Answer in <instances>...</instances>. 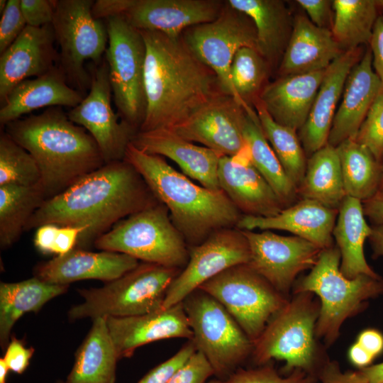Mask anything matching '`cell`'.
I'll return each instance as SVG.
<instances>
[{"label": "cell", "mask_w": 383, "mask_h": 383, "mask_svg": "<svg viewBox=\"0 0 383 383\" xmlns=\"http://www.w3.org/2000/svg\"><path fill=\"white\" fill-rule=\"evenodd\" d=\"M159 202L130 163L111 162L46 199L25 231L46 223L78 227L83 232L76 248L87 250L120 221Z\"/></svg>", "instance_id": "cell-1"}, {"label": "cell", "mask_w": 383, "mask_h": 383, "mask_svg": "<svg viewBox=\"0 0 383 383\" xmlns=\"http://www.w3.org/2000/svg\"><path fill=\"white\" fill-rule=\"evenodd\" d=\"M140 31L146 49V111L140 131L171 129L225 93L215 72L193 53L182 35Z\"/></svg>", "instance_id": "cell-2"}, {"label": "cell", "mask_w": 383, "mask_h": 383, "mask_svg": "<svg viewBox=\"0 0 383 383\" xmlns=\"http://www.w3.org/2000/svg\"><path fill=\"white\" fill-rule=\"evenodd\" d=\"M4 128L35 159L46 199L105 164L92 136L70 121L62 106L48 108Z\"/></svg>", "instance_id": "cell-3"}, {"label": "cell", "mask_w": 383, "mask_h": 383, "mask_svg": "<svg viewBox=\"0 0 383 383\" xmlns=\"http://www.w3.org/2000/svg\"><path fill=\"white\" fill-rule=\"evenodd\" d=\"M123 160L167 208L189 247L200 244L216 231L236 227L243 215L221 189L194 183L162 156L140 150L131 143Z\"/></svg>", "instance_id": "cell-4"}, {"label": "cell", "mask_w": 383, "mask_h": 383, "mask_svg": "<svg viewBox=\"0 0 383 383\" xmlns=\"http://www.w3.org/2000/svg\"><path fill=\"white\" fill-rule=\"evenodd\" d=\"M340 252L337 245L322 250L316 265L297 279L293 293L311 292L320 299L315 335L328 346L340 334L344 321L362 311L367 300L383 294V279L360 274L353 279L340 271Z\"/></svg>", "instance_id": "cell-5"}, {"label": "cell", "mask_w": 383, "mask_h": 383, "mask_svg": "<svg viewBox=\"0 0 383 383\" xmlns=\"http://www.w3.org/2000/svg\"><path fill=\"white\" fill-rule=\"evenodd\" d=\"M311 292L294 293L287 303L266 325L252 343L251 357L256 365L284 360L283 370L295 369L317 374L327 360L323 359L315 335L320 312V301Z\"/></svg>", "instance_id": "cell-6"}, {"label": "cell", "mask_w": 383, "mask_h": 383, "mask_svg": "<svg viewBox=\"0 0 383 383\" xmlns=\"http://www.w3.org/2000/svg\"><path fill=\"white\" fill-rule=\"evenodd\" d=\"M182 269L142 262L100 287L79 289L83 302L68 311L70 321L123 318L162 309L168 289Z\"/></svg>", "instance_id": "cell-7"}, {"label": "cell", "mask_w": 383, "mask_h": 383, "mask_svg": "<svg viewBox=\"0 0 383 383\" xmlns=\"http://www.w3.org/2000/svg\"><path fill=\"white\" fill-rule=\"evenodd\" d=\"M94 246L143 262L182 270L189 260V246L160 202L120 221L97 238Z\"/></svg>", "instance_id": "cell-8"}, {"label": "cell", "mask_w": 383, "mask_h": 383, "mask_svg": "<svg viewBox=\"0 0 383 383\" xmlns=\"http://www.w3.org/2000/svg\"><path fill=\"white\" fill-rule=\"evenodd\" d=\"M196 350L211 365L216 379L223 380L252 356L253 343L226 308L196 289L182 301Z\"/></svg>", "instance_id": "cell-9"}, {"label": "cell", "mask_w": 383, "mask_h": 383, "mask_svg": "<svg viewBox=\"0 0 383 383\" xmlns=\"http://www.w3.org/2000/svg\"><path fill=\"white\" fill-rule=\"evenodd\" d=\"M93 0H55L52 26L60 46L57 65L67 83L84 94L91 75L85 62L100 64L109 43L106 24L92 15Z\"/></svg>", "instance_id": "cell-10"}, {"label": "cell", "mask_w": 383, "mask_h": 383, "mask_svg": "<svg viewBox=\"0 0 383 383\" xmlns=\"http://www.w3.org/2000/svg\"><path fill=\"white\" fill-rule=\"evenodd\" d=\"M106 20L109 43L104 58L114 104L121 120L138 131L146 111L145 42L140 31L123 16Z\"/></svg>", "instance_id": "cell-11"}, {"label": "cell", "mask_w": 383, "mask_h": 383, "mask_svg": "<svg viewBox=\"0 0 383 383\" xmlns=\"http://www.w3.org/2000/svg\"><path fill=\"white\" fill-rule=\"evenodd\" d=\"M198 289L219 301L252 343L289 299L248 264L231 267Z\"/></svg>", "instance_id": "cell-12"}, {"label": "cell", "mask_w": 383, "mask_h": 383, "mask_svg": "<svg viewBox=\"0 0 383 383\" xmlns=\"http://www.w3.org/2000/svg\"><path fill=\"white\" fill-rule=\"evenodd\" d=\"M182 36L193 53L215 72L223 91L241 103L232 84L231 67L241 48L257 49L256 31L252 20L226 1L216 19L191 27Z\"/></svg>", "instance_id": "cell-13"}, {"label": "cell", "mask_w": 383, "mask_h": 383, "mask_svg": "<svg viewBox=\"0 0 383 383\" xmlns=\"http://www.w3.org/2000/svg\"><path fill=\"white\" fill-rule=\"evenodd\" d=\"M87 70L91 75L89 92L67 116L92 136L105 164L123 160L126 148L138 131L119 121L112 109V90L106 59L99 65L92 63Z\"/></svg>", "instance_id": "cell-14"}, {"label": "cell", "mask_w": 383, "mask_h": 383, "mask_svg": "<svg viewBox=\"0 0 383 383\" xmlns=\"http://www.w3.org/2000/svg\"><path fill=\"white\" fill-rule=\"evenodd\" d=\"M250 257L249 244L241 230L235 227L213 232L200 244L189 247V260L170 284L162 309L182 302L224 270L248 264Z\"/></svg>", "instance_id": "cell-15"}, {"label": "cell", "mask_w": 383, "mask_h": 383, "mask_svg": "<svg viewBox=\"0 0 383 383\" xmlns=\"http://www.w3.org/2000/svg\"><path fill=\"white\" fill-rule=\"evenodd\" d=\"M241 231L249 244V266L287 297L296 277L311 270L322 251L315 244L296 235H280L270 230L260 233Z\"/></svg>", "instance_id": "cell-16"}, {"label": "cell", "mask_w": 383, "mask_h": 383, "mask_svg": "<svg viewBox=\"0 0 383 383\" xmlns=\"http://www.w3.org/2000/svg\"><path fill=\"white\" fill-rule=\"evenodd\" d=\"M250 106H244L234 96L222 93L171 130L190 142L231 157L247 145L243 127Z\"/></svg>", "instance_id": "cell-17"}, {"label": "cell", "mask_w": 383, "mask_h": 383, "mask_svg": "<svg viewBox=\"0 0 383 383\" xmlns=\"http://www.w3.org/2000/svg\"><path fill=\"white\" fill-rule=\"evenodd\" d=\"M225 4L218 0H130L122 16L139 30L177 38L191 27L216 19Z\"/></svg>", "instance_id": "cell-18"}, {"label": "cell", "mask_w": 383, "mask_h": 383, "mask_svg": "<svg viewBox=\"0 0 383 383\" xmlns=\"http://www.w3.org/2000/svg\"><path fill=\"white\" fill-rule=\"evenodd\" d=\"M218 179L220 189L243 215L272 217L284 209L252 163L248 145L233 156L221 157Z\"/></svg>", "instance_id": "cell-19"}, {"label": "cell", "mask_w": 383, "mask_h": 383, "mask_svg": "<svg viewBox=\"0 0 383 383\" xmlns=\"http://www.w3.org/2000/svg\"><path fill=\"white\" fill-rule=\"evenodd\" d=\"M52 24L26 26L16 40L0 55V103L11 89L30 77L42 76L57 64L58 52Z\"/></svg>", "instance_id": "cell-20"}, {"label": "cell", "mask_w": 383, "mask_h": 383, "mask_svg": "<svg viewBox=\"0 0 383 383\" xmlns=\"http://www.w3.org/2000/svg\"><path fill=\"white\" fill-rule=\"evenodd\" d=\"M139 261L128 255L101 250L91 252L75 248L69 252L55 256L34 269V277L48 283L69 285L79 280H114L133 270Z\"/></svg>", "instance_id": "cell-21"}, {"label": "cell", "mask_w": 383, "mask_h": 383, "mask_svg": "<svg viewBox=\"0 0 383 383\" xmlns=\"http://www.w3.org/2000/svg\"><path fill=\"white\" fill-rule=\"evenodd\" d=\"M131 143L145 152L174 161L189 178L210 189H221L218 170L223 157L204 146L196 145L168 128L138 131Z\"/></svg>", "instance_id": "cell-22"}, {"label": "cell", "mask_w": 383, "mask_h": 383, "mask_svg": "<svg viewBox=\"0 0 383 383\" xmlns=\"http://www.w3.org/2000/svg\"><path fill=\"white\" fill-rule=\"evenodd\" d=\"M106 319L120 359L130 357L138 348L154 341L193 338L182 302L143 315Z\"/></svg>", "instance_id": "cell-23"}, {"label": "cell", "mask_w": 383, "mask_h": 383, "mask_svg": "<svg viewBox=\"0 0 383 383\" xmlns=\"http://www.w3.org/2000/svg\"><path fill=\"white\" fill-rule=\"evenodd\" d=\"M360 55L358 48L344 51L326 70L307 119L298 133L306 157L328 143L346 79Z\"/></svg>", "instance_id": "cell-24"}, {"label": "cell", "mask_w": 383, "mask_h": 383, "mask_svg": "<svg viewBox=\"0 0 383 383\" xmlns=\"http://www.w3.org/2000/svg\"><path fill=\"white\" fill-rule=\"evenodd\" d=\"M382 90L381 82L372 66L370 48L348 76L328 144L337 147L346 140L355 139L373 102Z\"/></svg>", "instance_id": "cell-25"}, {"label": "cell", "mask_w": 383, "mask_h": 383, "mask_svg": "<svg viewBox=\"0 0 383 383\" xmlns=\"http://www.w3.org/2000/svg\"><path fill=\"white\" fill-rule=\"evenodd\" d=\"M338 213V209L328 208L316 201L299 199L274 216L242 215L236 228L289 231L323 250L333 245V231Z\"/></svg>", "instance_id": "cell-26"}, {"label": "cell", "mask_w": 383, "mask_h": 383, "mask_svg": "<svg viewBox=\"0 0 383 383\" xmlns=\"http://www.w3.org/2000/svg\"><path fill=\"white\" fill-rule=\"evenodd\" d=\"M84 96L67 83L62 71L56 65L46 74L23 80L11 89L1 105V128L38 109L74 108Z\"/></svg>", "instance_id": "cell-27"}, {"label": "cell", "mask_w": 383, "mask_h": 383, "mask_svg": "<svg viewBox=\"0 0 383 383\" xmlns=\"http://www.w3.org/2000/svg\"><path fill=\"white\" fill-rule=\"evenodd\" d=\"M325 72L281 76L265 86L258 99L276 123L299 131L307 119Z\"/></svg>", "instance_id": "cell-28"}, {"label": "cell", "mask_w": 383, "mask_h": 383, "mask_svg": "<svg viewBox=\"0 0 383 383\" xmlns=\"http://www.w3.org/2000/svg\"><path fill=\"white\" fill-rule=\"evenodd\" d=\"M343 52L331 30L319 28L299 14L294 19L279 73L285 76L323 71Z\"/></svg>", "instance_id": "cell-29"}, {"label": "cell", "mask_w": 383, "mask_h": 383, "mask_svg": "<svg viewBox=\"0 0 383 383\" xmlns=\"http://www.w3.org/2000/svg\"><path fill=\"white\" fill-rule=\"evenodd\" d=\"M227 2L252 20L256 31L257 49L270 67L282 58L294 23L284 1L228 0Z\"/></svg>", "instance_id": "cell-30"}, {"label": "cell", "mask_w": 383, "mask_h": 383, "mask_svg": "<svg viewBox=\"0 0 383 383\" xmlns=\"http://www.w3.org/2000/svg\"><path fill=\"white\" fill-rule=\"evenodd\" d=\"M92 321L75 353L73 367L65 383H115L120 358L106 319L99 317Z\"/></svg>", "instance_id": "cell-31"}, {"label": "cell", "mask_w": 383, "mask_h": 383, "mask_svg": "<svg viewBox=\"0 0 383 383\" xmlns=\"http://www.w3.org/2000/svg\"><path fill=\"white\" fill-rule=\"evenodd\" d=\"M372 231L365 221L362 201L346 196L338 209L333 236L340 252V271L347 278L360 274L380 277L367 264L364 254L365 242Z\"/></svg>", "instance_id": "cell-32"}, {"label": "cell", "mask_w": 383, "mask_h": 383, "mask_svg": "<svg viewBox=\"0 0 383 383\" xmlns=\"http://www.w3.org/2000/svg\"><path fill=\"white\" fill-rule=\"evenodd\" d=\"M69 285L53 284L36 277L0 284V345L6 348L11 330L26 313H38L49 301L67 292Z\"/></svg>", "instance_id": "cell-33"}, {"label": "cell", "mask_w": 383, "mask_h": 383, "mask_svg": "<svg viewBox=\"0 0 383 383\" xmlns=\"http://www.w3.org/2000/svg\"><path fill=\"white\" fill-rule=\"evenodd\" d=\"M297 192L299 199L316 201L338 210L346 194L336 147L327 143L308 157L305 174Z\"/></svg>", "instance_id": "cell-34"}, {"label": "cell", "mask_w": 383, "mask_h": 383, "mask_svg": "<svg viewBox=\"0 0 383 383\" xmlns=\"http://www.w3.org/2000/svg\"><path fill=\"white\" fill-rule=\"evenodd\" d=\"M243 135L252 163L274 191L284 208L299 200L297 188L285 173L262 129L254 107L247 109Z\"/></svg>", "instance_id": "cell-35"}, {"label": "cell", "mask_w": 383, "mask_h": 383, "mask_svg": "<svg viewBox=\"0 0 383 383\" xmlns=\"http://www.w3.org/2000/svg\"><path fill=\"white\" fill-rule=\"evenodd\" d=\"M346 196L362 202L378 192L382 163L370 150L355 139H348L337 147Z\"/></svg>", "instance_id": "cell-36"}, {"label": "cell", "mask_w": 383, "mask_h": 383, "mask_svg": "<svg viewBox=\"0 0 383 383\" xmlns=\"http://www.w3.org/2000/svg\"><path fill=\"white\" fill-rule=\"evenodd\" d=\"M45 200L41 184L0 186L1 248H8L19 239L33 213Z\"/></svg>", "instance_id": "cell-37"}, {"label": "cell", "mask_w": 383, "mask_h": 383, "mask_svg": "<svg viewBox=\"0 0 383 383\" xmlns=\"http://www.w3.org/2000/svg\"><path fill=\"white\" fill-rule=\"evenodd\" d=\"M377 7L373 0L332 1L331 32L343 51L370 43Z\"/></svg>", "instance_id": "cell-38"}, {"label": "cell", "mask_w": 383, "mask_h": 383, "mask_svg": "<svg viewBox=\"0 0 383 383\" xmlns=\"http://www.w3.org/2000/svg\"><path fill=\"white\" fill-rule=\"evenodd\" d=\"M263 133L285 173L296 188L302 182L307 157L297 131L276 123L257 97L252 102Z\"/></svg>", "instance_id": "cell-39"}, {"label": "cell", "mask_w": 383, "mask_h": 383, "mask_svg": "<svg viewBox=\"0 0 383 383\" xmlns=\"http://www.w3.org/2000/svg\"><path fill=\"white\" fill-rule=\"evenodd\" d=\"M270 65L252 47H243L236 52L231 67V78L238 100L252 106L265 87Z\"/></svg>", "instance_id": "cell-40"}, {"label": "cell", "mask_w": 383, "mask_h": 383, "mask_svg": "<svg viewBox=\"0 0 383 383\" xmlns=\"http://www.w3.org/2000/svg\"><path fill=\"white\" fill-rule=\"evenodd\" d=\"M38 166L33 156L5 131L0 135V186L41 184Z\"/></svg>", "instance_id": "cell-41"}, {"label": "cell", "mask_w": 383, "mask_h": 383, "mask_svg": "<svg viewBox=\"0 0 383 383\" xmlns=\"http://www.w3.org/2000/svg\"><path fill=\"white\" fill-rule=\"evenodd\" d=\"M316 376L295 369L282 377L270 362L253 368L240 367L223 380L214 379L207 383H316Z\"/></svg>", "instance_id": "cell-42"}, {"label": "cell", "mask_w": 383, "mask_h": 383, "mask_svg": "<svg viewBox=\"0 0 383 383\" xmlns=\"http://www.w3.org/2000/svg\"><path fill=\"white\" fill-rule=\"evenodd\" d=\"M367 147L376 160H383V90L373 102L355 138Z\"/></svg>", "instance_id": "cell-43"}, {"label": "cell", "mask_w": 383, "mask_h": 383, "mask_svg": "<svg viewBox=\"0 0 383 383\" xmlns=\"http://www.w3.org/2000/svg\"><path fill=\"white\" fill-rule=\"evenodd\" d=\"M196 351L194 341H188L170 358L149 371L137 383H167Z\"/></svg>", "instance_id": "cell-44"}, {"label": "cell", "mask_w": 383, "mask_h": 383, "mask_svg": "<svg viewBox=\"0 0 383 383\" xmlns=\"http://www.w3.org/2000/svg\"><path fill=\"white\" fill-rule=\"evenodd\" d=\"M26 26L21 0H9L0 21V54L16 40Z\"/></svg>", "instance_id": "cell-45"}, {"label": "cell", "mask_w": 383, "mask_h": 383, "mask_svg": "<svg viewBox=\"0 0 383 383\" xmlns=\"http://www.w3.org/2000/svg\"><path fill=\"white\" fill-rule=\"evenodd\" d=\"M213 369L200 352L196 351L167 383H207Z\"/></svg>", "instance_id": "cell-46"}, {"label": "cell", "mask_w": 383, "mask_h": 383, "mask_svg": "<svg viewBox=\"0 0 383 383\" xmlns=\"http://www.w3.org/2000/svg\"><path fill=\"white\" fill-rule=\"evenodd\" d=\"M55 0H21V9L27 26L41 27L52 24Z\"/></svg>", "instance_id": "cell-47"}, {"label": "cell", "mask_w": 383, "mask_h": 383, "mask_svg": "<svg viewBox=\"0 0 383 383\" xmlns=\"http://www.w3.org/2000/svg\"><path fill=\"white\" fill-rule=\"evenodd\" d=\"M33 353L32 347L26 348L21 340L12 336L3 359L10 370L22 374L28 367Z\"/></svg>", "instance_id": "cell-48"}, {"label": "cell", "mask_w": 383, "mask_h": 383, "mask_svg": "<svg viewBox=\"0 0 383 383\" xmlns=\"http://www.w3.org/2000/svg\"><path fill=\"white\" fill-rule=\"evenodd\" d=\"M297 4L306 11L309 19L315 26L331 30L333 15L332 1L297 0Z\"/></svg>", "instance_id": "cell-49"}, {"label": "cell", "mask_w": 383, "mask_h": 383, "mask_svg": "<svg viewBox=\"0 0 383 383\" xmlns=\"http://www.w3.org/2000/svg\"><path fill=\"white\" fill-rule=\"evenodd\" d=\"M321 383H367L359 370L343 372L335 361L327 360L318 374Z\"/></svg>", "instance_id": "cell-50"}, {"label": "cell", "mask_w": 383, "mask_h": 383, "mask_svg": "<svg viewBox=\"0 0 383 383\" xmlns=\"http://www.w3.org/2000/svg\"><path fill=\"white\" fill-rule=\"evenodd\" d=\"M370 44L372 66L381 82L383 90V16L377 18Z\"/></svg>", "instance_id": "cell-51"}, {"label": "cell", "mask_w": 383, "mask_h": 383, "mask_svg": "<svg viewBox=\"0 0 383 383\" xmlns=\"http://www.w3.org/2000/svg\"><path fill=\"white\" fill-rule=\"evenodd\" d=\"M83 230L74 226H59L53 248L52 254L62 255L76 248L79 238Z\"/></svg>", "instance_id": "cell-52"}, {"label": "cell", "mask_w": 383, "mask_h": 383, "mask_svg": "<svg viewBox=\"0 0 383 383\" xmlns=\"http://www.w3.org/2000/svg\"><path fill=\"white\" fill-rule=\"evenodd\" d=\"M59 226L52 223L43 224L36 228L34 245L43 254H52V248Z\"/></svg>", "instance_id": "cell-53"}, {"label": "cell", "mask_w": 383, "mask_h": 383, "mask_svg": "<svg viewBox=\"0 0 383 383\" xmlns=\"http://www.w3.org/2000/svg\"><path fill=\"white\" fill-rule=\"evenodd\" d=\"M374 358L383 352V335L375 329H365L357 336V341Z\"/></svg>", "instance_id": "cell-54"}, {"label": "cell", "mask_w": 383, "mask_h": 383, "mask_svg": "<svg viewBox=\"0 0 383 383\" xmlns=\"http://www.w3.org/2000/svg\"><path fill=\"white\" fill-rule=\"evenodd\" d=\"M362 203L365 216L368 217L373 225L383 224V194L377 193Z\"/></svg>", "instance_id": "cell-55"}, {"label": "cell", "mask_w": 383, "mask_h": 383, "mask_svg": "<svg viewBox=\"0 0 383 383\" xmlns=\"http://www.w3.org/2000/svg\"><path fill=\"white\" fill-rule=\"evenodd\" d=\"M348 358L350 362L359 369L370 366L375 359L357 342L350 348L348 350Z\"/></svg>", "instance_id": "cell-56"}, {"label": "cell", "mask_w": 383, "mask_h": 383, "mask_svg": "<svg viewBox=\"0 0 383 383\" xmlns=\"http://www.w3.org/2000/svg\"><path fill=\"white\" fill-rule=\"evenodd\" d=\"M372 234L369 240L373 251L372 257L383 256V224L372 226Z\"/></svg>", "instance_id": "cell-57"}, {"label": "cell", "mask_w": 383, "mask_h": 383, "mask_svg": "<svg viewBox=\"0 0 383 383\" xmlns=\"http://www.w3.org/2000/svg\"><path fill=\"white\" fill-rule=\"evenodd\" d=\"M367 383H383V362L358 370Z\"/></svg>", "instance_id": "cell-58"}, {"label": "cell", "mask_w": 383, "mask_h": 383, "mask_svg": "<svg viewBox=\"0 0 383 383\" xmlns=\"http://www.w3.org/2000/svg\"><path fill=\"white\" fill-rule=\"evenodd\" d=\"M9 368L4 360L3 357L0 358V383H6L8 372Z\"/></svg>", "instance_id": "cell-59"}, {"label": "cell", "mask_w": 383, "mask_h": 383, "mask_svg": "<svg viewBox=\"0 0 383 383\" xmlns=\"http://www.w3.org/2000/svg\"><path fill=\"white\" fill-rule=\"evenodd\" d=\"M379 194H383V160L382 162V175H381V179L380 183L379 186L378 192Z\"/></svg>", "instance_id": "cell-60"}, {"label": "cell", "mask_w": 383, "mask_h": 383, "mask_svg": "<svg viewBox=\"0 0 383 383\" xmlns=\"http://www.w3.org/2000/svg\"><path fill=\"white\" fill-rule=\"evenodd\" d=\"M7 1L6 0H1L0 1V13L1 14L4 12V9H6Z\"/></svg>", "instance_id": "cell-61"}, {"label": "cell", "mask_w": 383, "mask_h": 383, "mask_svg": "<svg viewBox=\"0 0 383 383\" xmlns=\"http://www.w3.org/2000/svg\"><path fill=\"white\" fill-rule=\"evenodd\" d=\"M378 6L383 8V0L376 1Z\"/></svg>", "instance_id": "cell-62"}, {"label": "cell", "mask_w": 383, "mask_h": 383, "mask_svg": "<svg viewBox=\"0 0 383 383\" xmlns=\"http://www.w3.org/2000/svg\"><path fill=\"white\" fill-rule=\"evenodd\" d=\"M56 383H65L64 382H62V381H58Z\"/></svg>", "instance_id": "cell-63"}]
</instances>
